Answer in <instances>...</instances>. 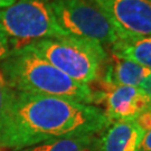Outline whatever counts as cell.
<instances>
[{
  "label": "cell",
  "mask_w": 151,
  "mask_h": 151,
  "mask_svg": "<svg viewBox=\"0 0 151 151\" xmlns=\"http://www.w3.org/2000/svg\"><path fill=\"white\" fill-rule=\"evenodd\" d=\"M99 134H81L45 141L19 151H100Z\"/></svg>",
  "instance_id": "obj_11"
},
{
  "label": "cell",
  "mask_w": 151,
  "mask_h": 151,
  "mask_svg": "<svg viewBox=\"0 0 151 151\" xmlns=\"http://www.w3.org/2000/svg\"><path fill=\"white\" fill-rule=\"evenodd\" d=\"M11 88L9 87L8 83L6 81L5 76L0 70V121L2 119L6 112V109L8 105V101L10 97Z\"/></svg>",
  "instance_id": "obj_12"
},
{
  "label": "cell",
  "mask_w": 151,
  "mask_h": 151,
  "mask_svg": "<svg viewBox=\"0 0 151 151\" xmlns=\"http://www.w3.org/2000/svg\"><path fill=\"white\" fill-rule=\"evenodd\" d=\"M22 49L35 53L72 80L86 85L96 81L101 66L108 60L102 45L70 35L40 39Z\"/></svg>",
  "instance_id": "obj_3"
},
{
  "label": "cell",
  "mask_w": 151,
  "mask_h": 151,
  "mask_svg": "<svg viewBox=\"0 0 151 151\" xmlns=\"http://www.w3.org/2000/svg\"><path fill=\"white\" fill-rule=\"evenodd\" d=\"M0 26L9 39L12 54L40 39L68 36L60 27L49 0H17L0 9Z\"/></svg>",
  "instance_id": "obj_4"
},
{
  "label": "cell",
  "mask_w": 151,
  "mask_h": 151,
  "mask_svg": "<svg viewBox=\"0 0 151 151\" xmlns=\"http://www.w3.org/2000/svg\"><path fill=\"white\" fill-rule=\"evenodd\" d=\"M145 131L134 120H121L111 122L100 133V151H139Z\"/></svg>",
  "instance_id": "obj_8"
},
{
  "label": "cell",
  "mask_w": 151,
  "mask_h": 151,
  "mask_svg": "<svg viewBox=\"0 0 151 151\" xmlns=\"http://www.w3.org/2000/svg\"><path fill=\"white\" fill-rule=\"evenodd\" d=\"M0 70L10 88L93 104L95 93L32 52L20 49L1 62Z\"/></svg>",
  "instance_id": "obj_2"
},
{
  "label": "cell",
  "mask_w": 151,
  "mask_h": 151,
  "mask_svg": "<svg viewBox=\"0 0 151 151\" xmlns=\"http://www.w3.org/2000/svg\"><path fill=\"white\" fill-rule=\"evenodd\" d=\"M139 88H140L141 91L145 92L147 95L151 99V74L147 77L145 81L141 83Z\"/></svg>",
  "instance_id": "obj_16"
},
{
  "label": "cell",
  "mask_w": 151,
  "mask_h": 151,
  "mask_svg": "<svg viewBox=\"0 0 151 151\" xmlns=\"http://www.w3.org/2000/svg\"><path fill=\"white\" fill-rule=\"evenodd\" d=\"M102 84V91L95 93V103L103 104V112L111 122L135 120L151 109V99L139 87Z\"/></svg>",
  "instance_id": "obj_7"
},
{
  "label": "cell",
  "mask_w": 151,
  "mask_h": 151,
  "mask_svg": "<svg viewBox=\"0 0 151 151\" xmlns=\"http://www.w3.org/2000/svg\"><path fill=\"white\" fill-rule=\"evenodd\" d=\"M108 16L120 38L151 37V0H91Z\"/></svg>",
  "instance_id": "obj_6"
},
{
  "label": "cell",
  "mask_w": 151,
  "mask_h": 151,
  "mask_svg": "<svg viewBox=\"0 0 151 151\" xmlns=\"http://www.w3.org/2000/svg\"><path fill=\"white\" fill-rule=\"evenodd\" d=\"M112 55L130 60L151 70V37L119 38L112 44Z\"/></svg>",
  "instance_id": "obj_10"
},
{
  "label": "cell",
  "mask_w": 151,
  "mask_h": 151,
  "mask_svg": "<svg viewBox=\"0 0 151 151\" xmlns=\"http://www.w3.org/2000/svg\"><path fill=\"white\" fill-rule=\"evenodd\" d=\"M134 121L138 123V125H139L145 132L150 131L151 130V109L150 110H147L146 112H143L142 114H140Z\"/></svg>",
  "instance_id": "obj_14"
},
{
  "label": "cell",
  "mask_w": 151,
  "mask_h": 151,
  "mask_svg": "<svg viewBox=\"0 0 151 151\" xmlns=\"http://www.w3.org/2000/svg\"><path fill=\"white\" fill-rule=\"evenodd\" d=\"M60 27L67 35L104 45L119 40L108 16L87 0H49Z\"/></svg>",
  "instance_id": "obj_5"
},
{
  "label": "cell",
  "mask_w": 151,
  "mask_h": 151,
  "mask_svg": "<svg viewBox=\"0 0 151 151\" xmlns=\"http://www.w3.org/2000/svg\"><path fill=\"white\" fill-rule=\"evenodd\" d=\"M11 54H12V50H11L9 39L7 37L6 32H4V29L0 26V62L8 58Z\"/></svg>",
  "instance_id": "obj_13"
},
{
  "label": "cell",
  "mask_w": 151,
  "mask_h": 151,
  "mask_svg": "<svg viewBox=\"0 0 151 151\" xmlns=\"http://www.w3.org/2000/svg\"><path fill=\"white\" fill-rule=\"evenodd\" d=\"M151 74V70L130 60L120 58L112 55L102 83L109 85L139 87Z\"/></svg>",
  "instance_id": "obj_9"
},
{
  "label": "cell",
  "mask_w": 151,
  "mask_h": 151,
  "mask_svg": "<svg viewBox=\"0 0 151 151\" xmlns=\"http://www.w3.org/2000/svg\"><path fill=\"white\" fill-rule=\"evenodd\" d=\"M16 1L17 0H0V9H4V8L14 5Z\"/></svg>",
  "instance_id": "obj_17"
},
{
  "label": "cell",
  "mask_w": 151,
  "mask_h": 151,
  "mask_svg": "<svg viewBox=\"0 0 151 151\" xmlns=\"http://www.w3.org/2000/svg\"><path fill=\"white\" fill-rule=\"evenodd\" d=\"M110 123L102 109L93 104L11 88L0 121V147L22 150L60 138L100 134Z\"/></svg>",
  "instance_id": "obj_1"
},
{
  "label": "cell",
  "mask_w": 151,
  "mask_h": 151,
  "mask_svg": "<svg viewBox=\"0 0 151 151\" xmlns=\"http://www.w3.org/2000/svg\"><path fill=\"white\" fill-rule=\"evenodd\" d=\"M139 151H151V130L145 133Z\"/></svg>",
  "instance_id": "obj_15"
}]
</instances>
